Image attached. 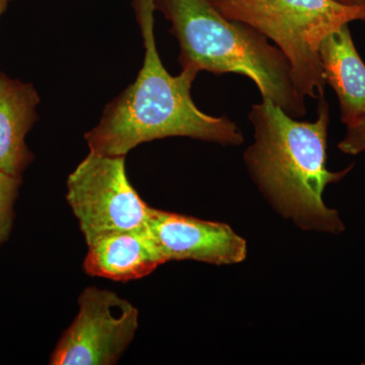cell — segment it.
<instances>
[{"label":"cell","mask_w":365,"mask_h":365,"mask_svg":"<svg viewBox=\"0 0 365 365\" xmlns=\"http://www.w3.org/2000/svg\"><path fill=\"white\" fill-rule=\"evenodd\" d=\"M338 4L347 6H365V0H335Z\"/></svg>","instance_id":"obj_13"},{"label":"cell","mask_w":365,"mask_h":365,"mask_svg":"<svg viewBox=\"0 0 365 365\" xmlns=\"http://www.w3.org/2000/svg\"><path fill=\"white\" fill-rule=\"evenodd\" d=\"M318 119L297 121L270 100L252 106L255 143L244 155L254 182L274 207L299 227L339 234L344 230L337 211L327 207L323 193L351 170L327 169L329 105L319 98Z\"/></svg>","instance_id":"obj_2"},{"label":"cell","mask_w":365,"mask_h":365,"mask_svg":"<svg viewBox=\"0 0 365 365\" xmlns=\"http://www.w3.org/2000/svg\"><path fill=\"white\" fill-rule=\"evenodd\" d=\"M133 9L143 40V64L134 83L106 106L98 124L85 134L90 150L126 157L140 144L174 136L240 145L244 137L235 122L205 114L192 100L198 72L182 68L174 76L163 66L155 42L153 0H133Z\"/></svg>","instance_id":"obj_1"},{"label":"cell","mask_w":365,"mask_h":365,"mask_svg":"<svg viewBox=\"0 0 365 365\" xmlns=\"http://www.w3.org/2000/svg\"><path fill=\"white\" fill-rule=\"evenodd\" d=\"M319 59L326 83L339 98L343 123L348 126L365 117V64L348 25L327 36L319 45Z\"/></svg>","instance_id":"obj_10"},{"label":"cell","mask_w":365,"mask_h":365,"mask_svg":"<svg viewBox=\"0 0 365 365\" xmlns=\"http://www.w3.org/2000/svg\"><path fill=\"white\" fill-rule=\"evenodd\" d=\"M125 158L90 150L67 179L66 200L88 246L104 235L148 230L153 207L129 181Z\"/></svg>","instance_id":"obj_5"},{"label":"cell","mask_w":365,"mask_h":365,"mask_svg":"<svg viewBox=\"0 0 365 365\" xmlns=\"http://www.w3.org/2000/svg\"><path fill=\"white\" fill-rule=\"evenodd\" d=\"M23 177L7 174L0 170V248L4 246L13 230L14 222V204Z\"/></svg>","instance_id":"obj_11"},{"label":"cell","mask_w":365,"mask_h":365,"mask_svg":"<svg viewBox=\"0 0 365 365\" xmlns=\"http://www.w3.org/2000/svg\"><path fill=\"white\" fill-rule=\"evenodd\" d=\"M39 93L32 83L0 73V170L23 177L34 155L26 137L39 119Z\"/></svg>","instance_id":"obj_8"},{"label":"cell","mask_w":365,"mask_h":365,"mask_svg":"<svg viewBox=\"0 0 365 365\" xmlns=\"http://www.w3.org/2000/svg\"><path fill=\"white\" fill-rule=\"evenodd\" d=\"M139 313L111 290L86 287L78 313L55 346L52 365H114L135 338Z\"/></svg>","instance_id":"obj_6"},{"label":"cell","mask_w":365,"mask_h":365,"mask_svg":"<svg viewBox=\"0 0 365 365\" xmlns=\"http://www.w3.org/2000/svg\"><path fill=\"white\" fill-rule=\"evenodd\" d=\"M148 232L165 263L194 260L230 265L247 257V244L227 225L151 208Z\"/></svg>","instance_id":"obj_7"},{"label":"cell","mask_w":365,"mask_h":365,"mask_svg":"<svg viewBox=\"0 0 365 365\" xmlns=\"http://www.w3.org/2000/svg\"><path fill=\"white\" fill-rule=\"evenodd\" d=\"M11 2V0H0V16L6 13L7 7H9Z\"/></svg>","instance_id":"obj_14"},{"label":"cell","mask_w":365,"mask_h":365,"mask_svg":"<svg viewBox=\"0 0 365 365\" xmlns=\"http://www.w3.org/2000/svg\"><path fill=\"white\" fill-rule=\"evenodd\" d=\"M339 148L342 153L353 155L365 151V117L348 125L347 133L339 143Z\"/></svg>","instance_id":"obj_12"},{"label":"cell","mask_w":365,"mask_h":365,"mask_svg":"<svg viewBox=\"0 0 365 365\" xmlns=\"http://www.w3.org/2000/svg\"><path fill=\"white\" fill-rule=\"evenodd\" d=\"M170 21L180 45L182 68L247 76L263 100L292 117L306 114L304 98L295 90L289 61L253 26L223 16L212 0H153Z\"/></svg>","instance_id":"obj_3"},{"label":"cell","mask_w":365,"mask_h":365,"mask_svg":"<svg viewBox=\"0 0 365 365\" xmlns=\"http://www.w3.org/2000/svg\"><path fill=\"white\" fill-rule=\"evenodd\" d=\"M88 248L86 273L119 282L141 279L165 264L148 230L104 235Z\"/></svg>","instance_id":"obj_9"},{"label":"cell","mask_w":365,"mask_h":365,"mask_svg":"<svg viewBox=\"0 0 365 365\" xmlns=\"http://www.w3.org/2000/svg\"><path fill=\"white\" fill-rule=\"evenodd\" d=\"M232 21L253 26L272 40L292 67L295 90L302 98L324 97L326 81L319 45L327 36L354 21H365V6L335 0H212Z\"/></svg>","instance_id":"obj_4"}]
</instances>
